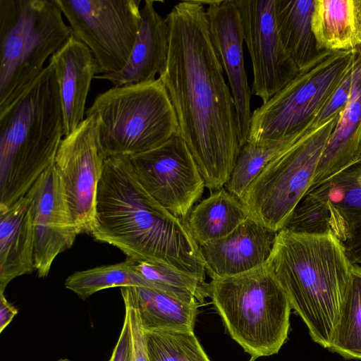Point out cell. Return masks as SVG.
<instances>
[{"instance_id":"1","label":"cell","mask_w":361,"mask_h":361,"mask_svg":"<svg viewBox=\"0 0 361 361\" xmlns=\"http://www.w3.org/2000/svg\"><path fill=\"white\" fill-rule=\"evenodd\" d=\"M169 49L159 75L175 110L180 135L187 144L205 187L227 183L240 145L234 100L211 39L204 6L183 1L166 16Z\"/></svg>"},{"instance_id":"2","label":"cell","mask_w":361,"mask_h":361,"mask_svg":"<svg viewBox=\"0 0 361 361\" xmlns=\"http://www.w3.org/2000/svg\"><path fill=\"white\" fill-rule=\"evenodd\" d=\"M89 234L135 262L162 264L205 279L200 246L185 220L149 195L129 157L106 158Z\"/></svg>"},{"instance_id":"3","label":"cell","mask_w":361,"mask_h":361,"mask_svg":"<svg viewBox=\"0 0 361 361\" xmlns=\"http://www.w3.org/2000/svg\"><path fill=\"white\" fill-rule=\"evenodd\" d=\"M267 266L312 339L329 348L351 281L353 263L331 232L276 233Z\"/></svg>"},{"instance_id":"4","label":"cell","mask_w":361,"mask_h":361,"mask_svg":"<svg viewBox=\"0 0 361 361\" xmlns=\"http://www.w3.org/2000/svg\"><path fill=\"white\" fill-rule=\"evenodd\" d=\"M65 136L53 66L0 114V211L25 196L54 163Z\"/></svg>"},{"instance_id":"5","label":"cell","mask_w":361,"mask_h":361,"mask_svg":"<svg viewBox=\"0 0 361 361\" xmlns=\"http://www.w3.org/2000/svg\"><path fill=\"white\" fill-rule=\"evenodd\" d=\"M209 297L231 335L251 359L276 354L288 338L289 300L266 263L212 279Z\"/></svg>"},{"instance_id":"6","label":"cell","mask_w":361,"mask_h":361,"mask_svg":"<svg viewBox=\"0 0 361 361\" xmlns=\"http://www.w3.org/2000/svg\"><path fill=\"white\" fill-rule=\"evenodd\" d=\"M54 0H0V114L72 36Z\"/></svg>"},{"instance_id":"7","label":"cell","mask_w":361,"mask_h":361,"mask_svg":"<svg viewBox=\"0 0 361 361\" xmlns=\"http://www.w3.org/2000/svg\"><path fill=\"white\" fill-rule=\"evenodd\" d=\"M98 120V138L106 158L132 157L164 144L180 133L175 110L158 78L113 86L98 94L85 117Z\"/></svg>"},{"instance_id":"8","label":"cell","mask_w":361,"mask_h":361,"mask_svg":"<svg viewBox=\"0 0 361 361\" xmlns=\"http://www.w3.org/2000/svg\"><path fill=\"white\" fill-rule=\"evenodd\" d=\"M353 62L354 50L321 51L288 84L252 111L247 142H276L312 126Z\"/></svg>"},{"instance_id":"9","label":"cell","mask_w":361,"mask_h":361,"mask_svg":"<svg viewBox=\"0 0 361 361\" xmlns=\"http://www.w3.org/2000/svg\"><path fill=\"white\" fill-rule=\"evenodd\" d=\"M338 117L305 135L262 169L240 200L250 218L275 233L284 228L312 185Z\"/></svg>"},{"instance_id":"10","label":"cell","mask_w":361,"mask_h":361,"mask_svg":"<svg viewBox=\"0 0 361 361\" xmlns=\"http://www.w3.org/2000/svg\"><path fill=\"white\" fill-rule=\"evenodd\" d=\"M72 36L93 54L98 74H111L127 63L141 23L140 0H54Z\"/></svg>"},{"instance_id":"11","label":"cell","mask_w":361,"mask_h":361,"mask_svg":"<svg viewBox=\"0 0 361 361\" xmlns=\"http://www.w3.org/2000/svg\"><path fill=\"white\" fill-rule=\"evenodd\" d=\"M129 157L149 195L174 216L185 220L206 187L180 133L158 147Z\"/></svg>"},{"instance_id":"12","label":"cell","mask_w":361,"mask_h":361,"mask_svg":"<svg viewBox=\"0 0 361 361\" xmlns=\"http://www.w3.org/2000/svg\"><path fill=\"white\" fill-rule=\"evenodd\" d=\"M105 159L98 138V120L93 115L64 136L57 151L54 165L79 234L89 233L92 225Z\"/></svg>"},{"instance_id":"13","label":"cell","mask_w":361,"mask_h":361,"mask_svg":"<svg viewBox=\"0 0 361 361\" xmlns=\"http://www.w3.org/2000/svg\"><path fill=\"white\" fill-rule=\"evenodd\" d=\"M252 63V93L262 104L288 84L299 70L284 50L275 21V0H235Z\"/></svg>"},{"instance_id":"14","label":"cell","mask_w":361,"mask_h":361,"mask_svg":"<svg viewBox=\"0 0 361 361\" xmlns=\"http://www.w3.org/2000/svg\"><path fill=\"white\" fill-rule=\"evenodd\" d=\"M28 192L32 204L35 269L44 278L55 258L73 245L79 233L54 164Z\"/></svg>"},{"instance_id":"15","label":"cell","mask_w":361,"mask_h":361,"mask_svg":"<svg viewBox=\"0 0 361 361\" xmlns=\"http://www.w3.org/2000/svg\"><path fill=\"white\" fill-rule=\"evenodd\" d=\"M214 47L226 74L236 111L240 145L247 143L252 117V88L245 71L243 30L235 0L200 1Z\"/></svg>"},{"instance_id":"16","label":"cell","mask_w":361,"mask_h":361,"mask_svg":"<svg viewBox=\"0 0 361 361\" xmlns=\"http://www.w3.org/2000/svg\"><path fill=\"white\" fill-rule=\"evenodd\" d=\"M276 233L249 217L227 236L200 245L206 274L226 278L264 264Z\"/></svg>"},{"instance_id":"17","label":"cell","mask_w":361,"mask_h":361,"mask_svg":"<svg viewBox=\"0 0 361 361\" xmlns=\"http://www.w3.org/2000/svg\"><path fill=\"white\" fill-rule=\"evenodd\" d=\"M309 190L325 202L330 231L350 261L361 264V162Z\"/></svg>"},{"instance_id":"18","label":"cell","mask_w":361,"mask_h":361,"mask_svg":"<svg viewBox=\"0 0 361 361\" xmlns=\"http://www.w3.org/2000/svg\"><path fill=\"white\" fill-rule=\"evenodd\" d=\"M156 1L145 0L141 8V23L129 59L119 71L95 76L113 86L154 80L164 71L169 49V27L156 10Z\"/></svg>"},{"instance_id":"19","label":"cell","mask_w":361,"mask_h":361,"mask_svg":"<svg viewBox=\"0 0 361 361\" xmlns=\"http://www.w3.org/2000/svg\"><path fill=\"white\" fill-rule=\"evenodd\" d=\"M49 63L56 75L66 136L85 118L86 100L98 67L89 48L73 36L52 55Z\"/></svg>"},{"instance_id":"20","label":"cell","mask_w":361,"mask_h":361,"mask_svg":"<svg viewBox=\"0 0 361 361\" xmlns=\"http://www.w3.org/2000/svg\"><path fill=\"white\" fill-rule=\"evenodd\" d=\"M349 100L341 113L317 165L310 189L355 164L361 147V47L354 50Z\"/></svg>"},{"instance_id":"21","label":"cell","mask_w":361,"mask_h":361,"mask_svg":"<svg viewBox=\"0 0 361 361\" xmlns=\"http://www.w3.org/2000/svg\"><path fill=\"white\" fill-rule=\"evenodd\" d=\"M34 265V228L29 192L0 211V293L14 279L30 274Z\"/></svg>"},{"instance_id":"22","label":"cell","mask_w":361,"mask_h":361,"mask_svg":"<svg viewBox=\"0 0 361 361\" xmlns=\"http://www.w3.org/2000/svg\"><path fill=\"white\" fill-rule=\"evenodd\" d=\"M312 29L319 51L361 47V0H315Z\"/></svg>"},{"instance_id":"23","label":"cell","mask_w":361,"mask_h":361,"mask_svg":"<svg viewBox=\"0 0 361 361\" xmlns=\"http://www.w3.org/2000/svg\"><path fill=\"white\" fill-rule=\"evenodd\" d=\"M249 217L240 200L222 188L195 204L185 222L200 246L227 236Z\"/></svg>"},{"instance_id":"24","label":"cell","mask_w":361,"mask_h":361,"mask_svg":"<svg viewBox=\"0 0 361 361\" xmlns=\"http://www.w3.org/2000/svg\"><path fill=\"white\" fill-rule=\"evenodd\" d=\"M314 1L275 0V21L279 39L299 71L321 52L312 29Z\"/></svg>"},{"instance_id":"25","label":"cell","mask_w":361,"mask_h":361,"mask_svg":"<svg viewBox=\"0 0 361 361\" xmlns=\"http://www.w3.org/2000/svg\"><path fill=\"white\" fill-rule=\"evenodd\" d=\"M145 331H194L197 302H187L158 289L135 287Z\"/></svg>"},{"instance_id":"26","label":"cell","mask_w":361,"mask_h":361,"mask_svg":"<svg viewBox=\"0 0 361 361\" xmlns=\"http://www.w3.org/2000/svg\"><path fill=\"white\" fill-rule=\"evenodd\" d=\"M136 262L125 261L74 272L65 281L66 288L80 299L86 300L94 293L114 287H147L153 288L137 271Z\"/></svg>"},{"instance_id":"27","label":"cell","mask_w":361,"mask_h":361,"mask_svg":"<svg viewBox=\"0 0 361 361\" xmlns=\"http://www.w3.org/2000/svg\"><path fill=\"white\" fill-rule=\"evenodd\" d=\"M345 359L361 360V267L353 264L351 281L328 348Z\"/></svg>"},{"instance_id":"28","label":"cell","mask_w":361,"mask_h":361,"mask_svg":"<svg viewBox=\"0 0 361 361\" xmlns=\"http://www.w3.org/2000/svg\"><path fill=\"white\" fill-rule=\"evenodd\" d=\"M317 128L313 124L300 133L276 142L261 145L247 142L241 147L231 176L224 186L225 188L240 200L251 183L270 161L305 135Z\"/></svg>"},{"instance_id":"29","label":"cell","mask_w":361,"mask_h":361,"mask_svg":"<svg viewBox=\"0 0 361 361\" xmlns=\"http://www.w3.org/2000/svg\"><path fill=\"white\" fill-rule=\"evenodd\" d=\"M135 267L153 288L180 300L200 305L209 297V286L205 279L158 263L137 262Z\"/></svg>"},{"instance_id":"30","label":"cell","mask_w":361,"mask_h":361,"mask_svg":"<svg viewBox=\"0 0 361 361\" xmlns=\"http://www.w3.org/2000/svg\"><path fill=\"white\" fill-rule=\"evenodd\" d=\"M145 334L149 361H211L194 331L152 330Z\"/></svg>"},{"instance_id":"31","label":"cell","mask_w":361,"mask_h":361,"mask_svg":"<svg viewBox=\"0 0 361 361\" xmlns=\"http://www.w3.org/2000/svg\"><path fill=\"white\" fill-rule=\"evenodd\" d=\"M283 228L298 233H330L329 214L325 202L312 190H309Z\"/></svg>"},{"instance_id":"32","label":"cell","mask_w":361,"mask_h":361,"mask_svg":"<svg viewBox=\"0 0 361 361\" xmlns=\"http://www.w3.org/2000/svg\"><path fill=\"white\" fill-rule=\"evenodd\" d=\"M121 293L130 332L131 361H149L135 287H122Z\"/></svg>"},{"instance_id":"33","label":"cell","mask_w":361,"mask_h":361,"mask_svg":"<svg viewBox=\"0 0 361 361\" xmlns=\"http://www.w3.org/2000/svg\"><path fill=\"white\" fill-rule=\"evenodd\" d=\"M353 74L354 62L348 73L316 116L314 119V126L316 127H321L331 119L339 116L343 111L350 96Z\"/></svg>"},{"instance_id":"34","label":"cell","mask_w":361,"mask_h":361,"mask_svg":"<svg viewBox=\"0 0 361 361\" xmlns=\"http://www.w3.org/2000/svg\"><path fill=\"white\" fill-rule=\"evenodd\" d=\"M131 351L130 332L125 317L119 338L109 361H131Z\"/></svg>"},{"instance_id":"35","label":"cell","mask_w":361,"mask_h":361,"mask_svg":"<svg viewBox=\"0 0 361 361\" xmlns=\"http://www.w3.org/2000/svg\"><path fill=\"white\" fill-rule=\"evenodd\" d=\"M18 312L17 308L7 300L4 293H0V333H2Z\"/></svg>"},{"instance_id":"36","label":"cell","mask_w":361,"mask_h":361,"mask_svg":"<svg viewBox=\"0 0 361 361\" xmlns=\"http://www.w3.org/2000/svg\"><path fill=\"white\" fill-rule=\"evenodd\" d=\"M360 162H361V147H360V152H359V154H358V157H357V159L355 163H360Z\"/></svg>"},{"instance_id":"37","label":"cell","mask_w":361,"mask_h":361,"mask_svg":"<svg viewBox=\"0 0 361 361\" xmlns=\"http://www.w3.org/2000/svg\"><path fill=\"white\" fill-rule=\"evenodd\" d=\"M57 361H71V360L68 358H61V359L58 360Z\"/></svg>"},{"instance_id":"38","label":"cell","mask_w":361,"mask_h":361,"mask_svg":"<svg viewBox=\"0 0 361 361\" xmlns=\"http://www.w3.org/2000/svg\"><path fill=\"white\" fill-rule=\"evenodd\" d=\"M249 361H254V360H252V359H250V360Z\"/></svg>"}]
</instances>
